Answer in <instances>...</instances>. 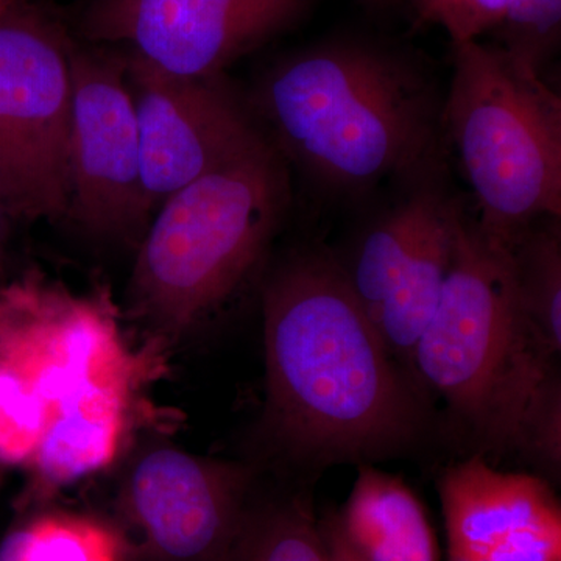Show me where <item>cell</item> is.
<instances>
[{"mask_svg":"<svg viewBox=\"0 0 561 561\" xmlns=\"http://www.w3.org/2000/svg\"><path fill=\"white\" fill-rule=\"evenodd\" d=\"M220 561H331L319 516L306 494L250 502L241 529Z\"/></svg>","mask_w":561,"mask_h":561,"instance_id":"9a60e30c","label":"cell"},{"mask_svg":"<svg viewBox=\"0 0 561 561\" xmlns=\"http://www.w3.org/2000/svg\"><path fill=\"white\" fill-rule=\"evenodd\" d=\"M437 489L448 561H561V505L545 479L474 453L446 468Z\"/></svg>","mask_w":561,"mask_h":561,"instance_id":"4fadbf2b","label":"cell"},{"mask_svg":"<svg viewBox=\"0 0 561 561\" xmlns=\"http://www.w3.org/2000/svg\"><path fill=\"white\" fill-rule=\"evenodd\" d=\"M66 219L101 241L139 245L153 213L144 191L125 55L70 46Z\"/></svg>","mask_w":561,"mask_h":561,"instance_id":"9c48e42d","label":"cell"},{"mask_svg":"<svg viewBox=\"0 0 561 561\" xmlns=\"http://www.w3.org/2000/svg\"><path fill=\"white\" fill-rule=\"evenodd\" d=\"M265 426L294 459L404 451L423 431L419 386L394 360L331 250L290 254L262 287Z\"/></svg>","mask_w":561,"mask_h":561,"instance_id":"7a4b0ae2","label":"cell"},{"mask_svg":"<svg viewBox=\"0 0 561 561\" xmlns=\"http://www.w3.org/2000/svg\"><path fill=\"white\" fill-rule=\"evenodd\" d=\"M357 2L370 7V9H387V7L393 5L397 0H357Z\"/></svg>","mask_w":561,"mask_h":561,"instance_id":"603a6c76","label":"cell"},{"mask_svg":"<svg viewBox=\"0 0 561 561\" xmlns=\"http://www.w3.org/2000/svg\"><path fill=\"white\" fill-rule=\"evenodd\" d=\"M14 221L16 220L13 219V216H11L5 206L2 205V202H0V264H2L7 249H9Z\"/></svg>","mask_w":561,"mask_h":561,"instance_id":"7402d4cb","label":"cell"},{"mask_svg":"<svg viewBox=\"0 0 561 561\" xmlns=\"http://www.w3.org/2000/svg\"><path fill=\"white\" fill-rule=\"evenodd\" d=\"M24 524H21L0 541V561H24Z\"/></svg>","mask_w":561,"mask_h":561,"instance_id":"44dd1931","label":"cell"},{"mask_svg":"<svg viewBox=\"0 0 561 561\" xmlns=\"http://www.w3.org/2000/svg\"><path fill=\"white\" fill-rule=\"evenodd\" d=\"M251 472L232 461L154 446L122 489V508L157 561H220L250 507Z\"/></svg>","mask_w":561,"mask_h":561,"instance_id":"7c38bea8","label":"cell"},{"mask_svg":"<svg viewBox=\"0 0 561 561\" xmlns=\"http://www.w3.org/2000/svg\"><path fill=\"white\" fill-rule=\"evenodd\" d=\"M513 0H411L421 21L445 28L453 44L493 32Z\"/></svg>","mask_w":561,"mask_h":561,"instance_id":"d6986e66","label":"cell"},{"mask_svg":"<svg viewBox=\"0 0 561 561\" xmlns=\"http://www.w3.org/2000/svg\"><path fill=\"white\" fill-rule=\"evenodd\" d=\"M249 102L289 169L330 202H359L445 160L440 88L419 61L371 41L297 51Z\"/></svg>","mask_w":561,"mask_h":561,"instance_id":"3957f363","label":"cell"},{"mask_svg":"<svg viewBox=\"0 0 561 561\" xmlns=\"http://www.w3.org/2000/svg\"><path fill=\"white\" fill-rule=\"evenodd\" d=\"M24 531V561H124L122 535L91 516L39 512Z\"/></svg>","mask_w":561,"mask_h":561,"instance_id":"e0dca14e","label":"cell"},{"mask_svg":"<svg viewBox=\"0 0 561 561\" xmlns=\"http://www.w3.org/2000/svg\"><path fill=\"white\" fill-rule=\"evenodd\" d=\"M291 198L267 136L165 198L128 280V313L147 337L168 348L221 311L260 271Z\"/></svg>","mask_w":561,"mask_h":561,"instance_id":"5b68a950","label":"cell"},{"mask_svg":"<svg viewBox=\"0 0 561 561\" xmlns=\"http://www.w3.org/2000/svg\"><path fill=\"white\" fill-rule=\"evenodd\" d=\"M162 350L131 345L103 284L28 271L0 287V465L31 474L24 507L119 459Z\"/></svg>","mask_w":561,"mask_h":561,"instance_id":"6da1fadb","label":"cell"},{"mask_svg":"<svg viewBox=\"0 0 561 561\" xmlns=\"http://www.w3.org/2000/svg\"><path fill=\"white\" fill-rule=\"evenodd\" d=\"M508 251L524 313L546 346L560 357L561 219L535 221Z\"/></svg>","mask_w":561,"mask_h":561,"instance_id":"2e32d148","label":"cell"},{"mask_svg":"<svg viewBox=\"0 0 561 561\" xmlns=\"http://www.w3.org/2000/svg\"><path fill=\"white\" fill-rule=\"evenodd\" d=\"M443 131L491 239L508 249L535 221L561 219V101L541 76L496 44H453Z\"/></svg>","mask_w":561,"mask_h":561,"instance_id":"8992f818","label":"cell"},{"mask_svg":"<svg viewBox=\"0 0 561 561\" xmlns=\"http://www.w3.org/2000/svg\"><path fill=\"white\" fill-rule=\"evenodd\" d=\"M69 50L20 3L0 16V202L14 220L68 213Z\"/></svg>","mask_w":561,"mask_h":561,"instance_id":"52a82bcc","label":"cell"},{"mask_svg":"<svg viewBox=\"0 0 561 561\" xmlns=\"http://www.w3.org/2000/svg\"><path fill=\"white\" fill-rule=\"evenodd\" d=\"M339 523L365 561H442L437 535L411 486L362 463Z\"/></svg>","mask_w":561,"mask_h":561,"instance_id":"5bb4252c","label":"cell"},{"mask_svg":"<svg viewBox=\"0 0 561 561\" xmlns=\"http://www.w3.org/2000/svg\"><path fill=\"white\" fill-rule=\"evenodd\" d=\"M559 360L524 313L511 251L465 202L440 301L413 353L416 386L445 404L476 453H518L559 472Z\"/></svg>","mask_w":561,"mask_h":561,"instance_id":"277c9868","label":"cell"},{"mask_svg":"<svg viewBox=\"0 0 561 561\" xmlns=\"http://www.w3.org/2000/svg\"><path fill=\"white\" fill-rule=\"evenodd\" d=\"M321 537L331 561H365L353 545L346 540L337 512H327L319 518Z\"/></svg>","mask_w":561,"mask_h":561,"instance_id":"ffe728a7","label":"cell"},{"mask_svg":"<svg viewBox=\"0 0 561 561\" xmlns=\"http://www.w3.org/2000/svg\"><path fill=\"white\" fill-rule=\"evenodd\" d=\"M445 161L404 181L401 197L368 224L350 256H337L354 297L408 373L440 301L465 205L448 186Z\"/></svg>","mask_w":561,"mask_h":561,"instance_id":"ba28073f","label":"cell"},{"mask_svg":"<svg viewBox=\"0 0 561 561\" xmlns=\"http://www.w3.org/2000/svg\"><path fill=\"white\" fill-rule=\"evenodd\" d=\"M313 0H91L81 32L127 46L151 68L184 77L221 76L250 51L306 20Z\"/></svg>","mask_w":561,"mask_h":561,"instance_id":"30bf717a","label":"cell"},{"mask_svg":"<svg viewBox=\"0 0 561 561\" xmlns=\"http://www.w3.org/2000/svg\"><path fill=\"white\" fill-rule=\"evenodd\" d=\"M18 5V0H0V16L5 14L7 11L14 9Z\"/></svg>","mask_w":561,"mask_h":561,"instance_id":"cb8c5ba5","label":"cell"},{"mask_svg":"<svg viewBox=\"0 0 561 561\" xmlns=\"http://www.w3.org/2000/svg\"><path fill=\"white\" fill-rule=\"evenodd\" d=\"M127 58L144 191L154 210L173 192L241 157L264 139L249 99L225 73L184 79Z\"/></svg>","mask_w":561,"mask_h":561,"instance_id":"8fae6325","label":"cell"},{"mask_svg":"<svg viewBox=\"0 0 561 561\" xmlns=\"http://www.w3.org/2000/svg\"><path fill=\"white\" fill-rule=\"evenodd\" d=\"M493 32L500 49L542 77L560 46L561 0H513Z\"/></svg>","mask_w":561,"mask_h":561,"instance_id":"ac0fdd59","label":"cell"}]
</instances>
